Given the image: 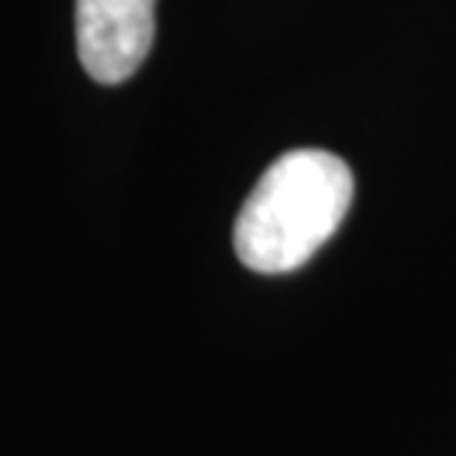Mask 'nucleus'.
I'll return each instance as SVG.
<instances>
[{"instance_id": "f257e3e1", "label": "nucleus", "mask_w": 456, "mask_h": 456, "mask_svg": "<svg viewBox=\"0 0 456 456\" xmlns=\"http://www.w3.org/2000/svg\"><path fill=\"white\" fill-rule=\"evenodd\" d=\"M355 176L328 149H291L264 169L233 224V250L257 274H288L342 227Z\"/></svg>"}, {"instance_id": "f03ea898", "label": "nucleus", "mask_w": 456, "mask_h": 456, "mask_svg": "<svg viewBox=\"0 0 456 456\" xmlns=\"http://www.w3.org/2000/svg\"><path fill=\"white\" fill-rule=\"evenodd\" d=\"M85 71L102 85L132 78L156 41V0H75Z\"/></svg>"}]
</instances>
